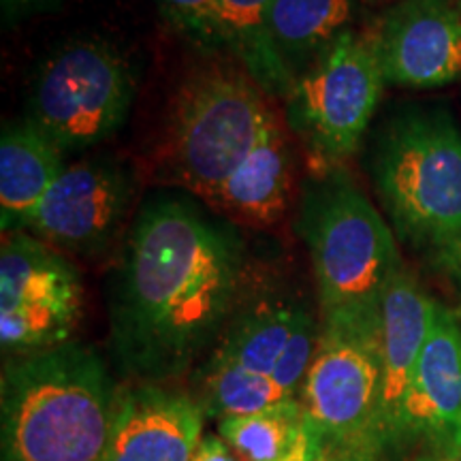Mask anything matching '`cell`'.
Instances as JSON below:
<instances>
[{
  "label": "cell",
  "mask_w": 461,
  "mask_h": 461,
  "mask_svg": "<svg viewBox=\"0 0 461 461\" xmlns=\"http://www.w3.org/2000/svg\"><path fill=\"white\" fill-rule=\"evenodd\" d=\"M246 280L235 222L190 194H149L109 278V344L132 383L182 378L227 327Z\"/></svg>",
  "instance_id": "obj_1"
},
{
  "label": "cell",
  "mask_w": 461,
  "mask_h": 461,
  "mask_svg": "<svg viewBox=\"0 0 461 461\" xmlns=\"http://www.w3.org/2000/svg\"><path fill=\"white\" fill-rule=\"evenodd\" d=\"M118 389L90 346L7 357L0 378L3 461H107Z\"/></svg>",
  "instance_id": "obj_2"
},
{
  "label": "cell",
  "mask_w": 461,
  "mask_h": 461,
  "mask_svg": "<svg viewBox=\"0 0 461 461\" xmlns=\"http://www.w3.org/2000/svg\"><path fill=\"white\" fill-rule=\"evenodd\" d=\"M295 229L312 263L321 321L380 319L402 257L393 230L344 167L312 171L302 184Z\"/></svg>",
  "instance_id": "obj_3"
},
{
  "label": "cell",
  "mask_w": 461,
  "mask_h": 461,
  "mask_svg": "<svg viewBox=\"0 0 461 461\" xmlns=\"http://www.w3.org/2000/svg\"><path fill=\"white\" fill-rule=\"evenodd\" d=\"M267 96L238 60L190 68L173 95L160 148L169 180L210 207L278 118Z\"/></svg>",
  "instance_id": "obj_4"
},
{
  "label": "cell",
  "mask_w": 461,
  "mask_h": 461,
  "mask_svg": "<svg viewBox=\"0 0 461 461\" xmlns=\"http://www.w3.org/2000/svg\"><path fill=\"white\" fill-rule=\"evenodd\" d=\"M370 173L402 241L436 255L461 240V131L448 109L391 115L374 140Z\"/></svg>",
  "instance_id": "obj_5"
},
{
  "label": "cell",
  "mask_w": 461,
  "mask_h": 461,
  "mask_svg": "<svg viewBox=\"0 0 461 461\" xmlns=\"http://www.w3.org/2000/svg\"><path fill=\"white\" fill-rule=\"evenodd\" d=\"M384 77L370 32L348 31L299 75L286 95L285 118L312 171L344 167L359 148Z\"/></svg>",
  "instance_id": "obj_6"
},
{
  "label": "cell",
  "mask_w": 461,
  "mask_h": 461,
  "mask_svg": "<svg viewBox=\"0 0 461 461\" xmlns=\"http://www.w3.org/2000/svg\"><path fill=\"white\" fill-rule=\"evenodd\" d=\"M135 79L122 54L99 39L58 48L34 77L28 122L62 152L92 148L124 124Z\"/></svg>",
  "instance_id": "obj_7"
},
{
  "label": "cell",
  "mask_w": 461,
  "mask_h": 461,
  "mask_svg": "<svg viewBox=\"0 0 461 461\" xmlns=\"http://www.w3.org/2000/svg\"><path fill=\"white\" fill-rule=\"evenodd\" d=\"M380 395V319L321 321L319 344L299 400L330 451L355 447L378 451Z\"/></svg>",
  "instance_id": "obj_8"
},
{
  "label": "cell",
  "mask_w": 461,
  "mask_h": 461,
  "mask_svg": "<svg viewBox=\"0 0 461 461\" xmlns=\"http://www.w3.org/2000/svg\"><path fill=\"white\" fill-rule=\"evenodd\" d=\"M84 286L60 250L28 230H9L0 252V346L5 357L71 342Z\"/></svg>",
  "instance_id": "obj_9"
},
{
  "label": "cell",
  "mask_w": 461,
  "mask_h": 461,
  "mask_svg": "<svg viewBox=\"0 0 461 461\" xmlns=\"http://www.w3.org/2000/svg\"><path fill=\"white\" fill-rule=\"evenodd\" d=\"M131 167L112 157L67 165L22 230L68 255H105L135 201Z\"/></svg>",
  "instance_id": "obj_10"
},
{
  "label": "cell",
  "mask_w": 461,
  "mask_h": 461,
  "mask_svg": "<svg viewBox=\"0 0 461 461\" xmlns=\"http://www.w3.org/2000/svg\"><path fill=\"white\" fill-rule=\"evenodd\" d=\"M461 451V322L436 302L434 319L383 457Z\"/></svg>",
  "instance_id": "obj_11"
},
{
  "label": "cell",
  "mask_w": 461,
  "mask_h": 461,
  "mask_svg": "<svg viewBox=\"0 0 461 461\" xmlns=\"http://www.w3.org/2000/svg\"><path fill=\"white\" fill-rule=\"evenodd\" d=\"M370 32L384 84L434 90L461 79V11L457 0H402Z\"/></svg>",
  "instance_id": "obj_12"
},
{
  "label": "cell",
  "mask_w": 461,
  "mask_h": 461,
  "mask_svg": "<svg viewBox=\"0 0 461 461\" xmlns=\"http://www.w3.org/2000/svg\"><path fill=\"white\" fill-rule=\"evenodd\" d=\"M205 417L197 397L169 384L118 389L107 461H193Z\"/></svg>",
  "instance_id": "obj_13"
},
{
  "label": "cell",
  "mask_w": 461,
  "mask_h": 461,
  "mask_svg": "<svg viewBox=\"0 0 461 461\" xmlns=\"http://www.w3.org/2000/svg\"><path fill=\"white\" fill-rule=\"evenodd\" d=\"M436 302L406 267L397 269L380 299V344H383V395H380L378 453L395 429L402 402L411 387L417 361L428 339Z\"/></svg>",
  "instance_id": "obj_14"
},
{
  "label": "cell",
  "mask_w": 461,
  "mask_h": 461,
  "mask_svg": "<svg viewBox=\"0 0 461 461\" xmlns=\"http://www.w3.org/2000/svg\"><path fill=\"white\" fill-rule=\"evenodd\" d=\"M293 167L291 140L276 118L210 207L230 222L257 229L274 227L291 207Z\"/></svg>",
  "instance_id": "obj_15"
},
{
  "label": "cell",
  "mask_w": 461,
  "mask_h": 461,
  "mask_svg": "<svg viewBox=\"0 0 461 461\" xmlns=\"http://www.w3.org/2000/svg\"><path fill=\"white\" fill-rule=\"evenodd\" d=\"M310 314L302 302L282 293H261L250 302L241 295L207 361L272 376L293 333Z\"/></svg>",
  "instance_id": "obj_16"
},
{
  "label": "cell",
  "mask_w": 461,
  "mask_h": 461,
  "mask_svg": "<svg viewBox=\"0 0 461 461\" xmlns=\"http://www.w3.org/2000/svg\"><path fill=\"white\" fill-rule=\"evenodd\" d=\"M62 149L37 126L9 124L0 137V229L22 230L67 169Z\"/></svg>",
  "instance_id": "obj_17"
},
{
  "label": "cell",
  "mask_w": 461,
  "mask_h": 461,
  "mask_svg": "<svg viewBox=\"0 0 461 461\" xmlns=\"http://www.w3.org/2000/svg\"><path fill=\"white\" fill-rule=\"evenodd\" d=\"M357 0H274L265 32L293 84L342 37L353 31Z\"/></svg>",
  "instance_id": "obj_18"
},
{
  "label": "cell",
  "mask_w": 461,
  "mask_h": 461,
  "mask_svg": "<svg viewBox=\"0 0 461 461\" xmlns=\"http://www.w3.org/2000/svg\"><path fill=\"white\" fill-rule=\"evenodd\" d=\"M274 0H221L227 50L269 96H285L293 88L291 75L276 58L265 32V15Z\"/></svg>",
  "instance_id": "obj_19"
},
{
  "label": "cell",
  "mask_w": 461,
  "mask_h": 461,
  "mask_svg": "<svg viewBox=\"0 0 461 461\" xmlns=\"http://www.w3.org/2000/svg\"><path fill=\"white\" fill-rule=\"evenodd\" d=\"M305 423L299 397L241 417L218 420V436L238 453L241 461H280L297 445Z\"/></svg>",
  "instance_id": "obj_20"
},
{
  "label": "cell",
  "mask_w": 461,
  "mask_h": 461,
  "mask_svg": "<svg viewBox=\"0 0 461 461\" xmlns=\"http://www.w3.org/2000/svg\"><path fill=\"white\" fill-rule=\"evenodd\" d=\"M199 402L207 417H241L274 406L288 397L272 376L205 361L199 370Z\"/></svg>",
  "instance_id": "obj_21"
},
{
  "label": "cell",
  "mask_w": 461,
  "mask_h": 461,
  "mask_svg": "<svg viewBox=\"0 0 461 461\" xmlns=\"http://www.w3.org/2000/svg\"><path fill=\"white\" fill-rule=\"evenodd\" d=\"M177 31L205 50L227 48L221 0H157Z\"/></svg>",
  "instance_id": "obj_22"
},
{
  "label": "cell",
  "mask_w": 461,
  "mask_h": 461,
  "mask_svg": "<svg viewBox=\"0 0 461 461\" xmlns=\"http://www.w3.org/2000/svg\"><path fill=\"white\" fill-rule=\"evenodd\" d=\"M330 455V447L322 440L321 431L305 419L302 436H299L295 448L280 461H325Z\"/></svg>",
  "instance_id": "obj_23"
},
{
  "label": "cell",
  "mask_w": 461,
  "mask_h": 461,
  "mask_svg": "<svg viewBox=\"0 0 461 461\" xmlns=\"http://www.w3.org/2000/svg\"><path fill=\"white\" fill-rule=\"evenodd\" d=\"M193 461H241V459L221 436L210 434V436H203V440H201Z\"/></svg>",
  "instance_id": "obj_24"
},
{
  "label": "cell",
  "mask_w": 461,
  "mask_h": 461,
  "mask_svg": "<svg viewBox=\"0 0 461 461\" xmlns=\"http://www.w3.org/2000/svg\"><path fill=\"white\" fill-rule=\"evenodd\" d=\"M434 258L438 267L445 269L447 274L455 276V278H461V240H457L451 246L442 248L440 252H436Z\"/></svg>",
  "instance_id": "obj_25"
},
{
  "label": "cell",
  "mask_w": 461,
  "mask_h": 461,
  "mask_svg": "<svg viewBox=\"0 0 461 461\" xmlns=\"http://www.w3.org/2000/svg\"><path fill=\"white\" fill-rule=\"evenodd\" d=\"M325 461H380V453L374 447H355L344 451H330Z\"/></svg>",
  "instance_id": "obj_26"
},
{
  "label": "cell",
  "mask_w": 461,
  "mask_h": 461,
  "mask_svg": "<svg viewBox=\"0 0 461 461\" xmlns=\"http://www.w3.org/2000/svg\"><path fill=\"white\" fill-rule=\"evenodd\" d=\"M408 461H461V451L447 455H419V457H412Z\"/></svg>",
  "instance_id": "obj_27"
},
{
  "label": "cell",
  "mask_w": 461,
  "mask_h": 461,
  "mask_svg": "<svg viewBox=\"0 0 461 461\" xmlns=\"http://www.w3.org/2000/svg\"><path fill=\"white\" fill-rule=\"evenodd\" d=\"M7 3H11V5H26V3H31V0H7Z\"/></svg>",
  "instance_id": "obj_28"
},
{
  "label": "cell",
  "mask_w": 461,
  "mask_h": 461,
  "mask_svg": "<svg viewBox=\"0 0 461 461\" xmlns=\"http://www.w3.org/2000/svg\"><path fill=\"white\" fill-rule=\"evenodd\" d=\"M457 5H459V11H461V0H457Z\"/></svg>",
  "instance_id": "obj_29"
},
{
  "label": "cell",
  "mask_w": 461,
  "mask_h": 461,
  "mask_svg": "<svg viewBox=\"0 0 461 461\" xmlns=\"http://www.w3.org/2000/svg\"><path fill=\"white\" fill-rule=\"evenodd\" d=\"M457 319H459V322H461V314H459V316H457Z\"/></svg>",
  "instance_id": "obj_30"
},
{
  "label": "cell",
  "mask_w": 461,
  "mask_h": 461,
  "mask_svg": "<svg viewBox=\"0 0 461 461\" xmlns=\"http://www.w3.org/2000/svg\"><path fill=\"white\" fill-rule=\"evenodd\" d=\"M370 3H372V0H370Z\"/></svg>",
  "instance_id": "obj_31"
}]
</instances>
